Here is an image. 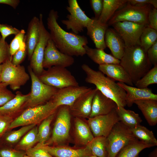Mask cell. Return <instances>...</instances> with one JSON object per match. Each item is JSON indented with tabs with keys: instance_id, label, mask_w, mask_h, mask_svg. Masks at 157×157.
<instances>
[{
	"instance_id": "cell-1",
	"label": "cell",
	"mask_w": 157,
	"mask_h": 157,
	"mask_svg": "<svg viewBox=\"0 0 157 157\" xmlns=\"http://www.w3.org/2000/svg\"><path fill=\"white\" fill-rule=\"evenodd\" d=\"M58 17L57 11H50L47 24L50 38L62 53L72 56H83L86 54L85 47L88 43L87 38L65 31L58 22Z\"/></svg>"
},
{
	"instance_id": "cell-2",
	"label": "cell",
	"mask_w": 157,
	"mask_h": 157,
	"mask_svg": "<svg viewBox=\"0 0 157 157\" xmlns=\"http://www.w3.org/2000/svg\"><path fill=\"white\" fill-rule=\"evenodd\" d=\"M81 67L86 74V82L94 85L97 90L114 101L117 107H124L126 106V93L115 81L106 76L101 71L94 70L86 64H83Z\"/></svg>"
},
{
	"instance_id": "cell-3",
	"label": "cell",
	"mask_w": 157,
	"mask_h": 157,
	"mask_svg": "<svg viewBox=\"0 0 157 157\" xmlns=\"http://www.w3.org/2000/svg\"><path fill=\"white\" fill-rule=\"evenodd\" d=\"M120 65L129 76L133 84L142 77L152 65L148 58L147 52L140 45L125 47L120 60Z\"/></svg>"
},
{
	"instance_id": "cell-4",
	"label": "cell",
	"mask_w": 157,
	"mask_h": 157,
	"mask_svg": "<svg viewBox=\"0 0 157 157\" xmlns=\"http://www.w3.org/2000/svg\"><path fill=\"white\" fill-rule=\"evenodd\" d=\"M58 108L51 99L44 104L27 108L12 121L7 130L21 126L36 125L56 111Z\"/></svg>"
},
{
	"instance_id": "cell-5",
	"label": "cell",
	"mask_w": 157,
	"mask_h": 157,
	"mask_svg": "<svg viewBox=\"0 0 157 157\" xmlns=\"http://www.w3.org/2000/svg\"><path fill=\"white\" fill-rule=\"evenodd\" d=\"M138 140L130 129L119 121L106 137L107 157H115L125 146Z\"/></svg>"
},
{
	"instance_id": "cell-6",
	"label": "cell",
	"mask_w": 157,
	"mask_h": 157,
	"mask_svg": "<svg viewBox=\"0 0 157 157\" xmlns=\"http://www.w3.org/2000/svg\"><path fill=\"white\" fill-rule=\"evenodd\" d=\"M51 138L44 144L54 146L63 145L69 139L71 126V114L69 107H59Z\"/></svg>"
},
{
	"instance_id": "cell-7",
	"label": "cell",
	"mask_w": 157,
	"mask_h": 157,
	"mask_svg": "<svg viewBox=\"0 0 157 157\" xmlns=\"http://www.w3.org/2000/svg\"><path fill=\"white\" fill-rule=\"evenodd\" d=\"M28 70L31 80V90L25 107L27 108L44 104L50 100L58 89L41 81L30 66Z\"/></svg>"
},
{
	"instance_id": "cell-8",
	"label": "cell",
	"mask_w": 157,
	"mask_h": 157,
	"mask_svg": "<svg viewBox=\"0 0 157 157\" xmlns=\"http://www.w3.org/2000/svg\"><path fill=\"white\" fill-rule=\"evenodd\" d=\"M152 8L150 5L138 6L131 5L128 2L117 10L107 23L108 26L114 23L128 21L148 25V16Z\"/></svg>"
},
{
	"instance_id": "cell-9",
	"label": "cell",
	"mask_w": 157,
	"mask_h": 157,
	"mask_svg": "<svg viewBox=\"0 0 157 157\" xmlns=\"http://www.w3.org/2000/svg\"><path fill=\"white\" fill-rule=\"evenodd\" d=\"M42 82L58 89L70 86H78L79 83L66 68L53 66L44 70L38 76Z\"/></svg>"
},
{
	"instance_id": "cell-10",
	"label": "cell",
	"mask_w": 157,
	"mask_h": 157,
	"mask_svg": "<svg viewBox=\"0 0 157 157\" xmlns=\"http://www.w3.org/2000/svg\"><path fill=\"white\" fill-rule=\"evenodd\" d=\"M1 64L0 82L7 84L13 90L20 89L30 78L24 66L15 65L11 60H7Z\"/></svg>"
},
{
	"instance_id": "cell-11",
	"label": "cell",
	"mask_w": 157,
	"mask_h": 157,
	"mask_svg": "<svg viewBox=\"0 0 157 157\" xmlns=\"http://www.w3.org/2000/svg\"><path fill=\"white\" fill-rule=\"evenodd\" d=\"M68 3L66 8L69 14L67 16V19L61 22L67 29H71L74 33L78 34L86 28L91 18L85 13L76 0H69Z\"/></svg>"
},
{
	"instance_id": "cell-12",
	"label": "cell",
	"mask_w": 157,
	"mask_h": 157,
	"mask_svg": "<svg viewBox=\"0 0 157 157\" xmlns=\"http://www.w3.org/2000/svg\"><path fill=\"white\" fill-rule=\"evenodd\" d=\"M112 26L123 40L125 47L140 45V36L144 29L148 26L128 21L117 22Z\"/></svg>"
},
{
	"instance_id": "cell-13",
	"label": "cell",
	"mask_w": 157,
	"mask_h": 157,
	"mask_svg": "<svg viewBox=\"0 0 157 157\" xmlns=\"http://www.w3.org/2000/svg\"><path fill=\"white\" fill-rule=\"evenodd\" d=\"M43 17L42 14L40 13L39 17L40 23L39 39L30 60L29 65L38 76L44 70L42 65L44 51L47 42L50 38L49 33L45 27Z\"/></svg>"
},
{
	"instance_id": "cell-14",
	"label": "cell",
	"mask_w": 157,
	"mask_h": 157,
	"mask_svg": "<svg viewBox=\"0 0 157 157\" xmlns=\"http://www.w3.org/2000/svg\"><path fill=\"white\" fill-rule=\"evenodd\" d=\"M119 121L115 108L107 114L89 118L87 123L94 137L106 138L115 125Z\"/></svg>"
},
{
	"instance_id": "cell-15",
	"label": "cell",
	"mask_w": 157,
	"mask_h": 157,
	"mask_svg": "<svg viewBox=\"0 0 157 157\" xmlns=\"http://www.w3.org/2000/svg\"><path fill=\"white\" fill-rule=\"evenodd\" d=\"M74 62L72 56L61 52L51 38L49 39L44 51L42 63L44 68L48 69L53 66L66 68L72 65Z\"/></svg>"
},
{
	"instance_id": "cell-16",
	"label": "cell",
	"mask_w": 157,
	"mask_h": 157,
	"mask_svg": "<svg viewBox=\"0 0 157 157\" xmlns=\"http://www.w3.org/2000/svg\"><path fill=\"white\" fill-rule=\"evenodd\" d=\"M92 88L85 86H70L58 89L51 99L58 107L71 106L76 99Z\"/></svg>"
},
{
	"instance_id": "cell-17",
	"label": "cell",
	"mask_w": 157,
	"mask_h": 157,
	"mask_svg": "<svg viewBox=\"0 0 157 157\" xmlns=\"http://www.w3.org/2000/svg\"><path fill=\"white\" fill-rule=\"evenodd\" d=\"M97 90L91 89L83 94L69 107L71 115L81 118H89L91 113L93 97Z\"/></svg>"
},
{
	"instance_id": "cell-18",
	"label": "cell",
	"mask_w": 157,
	"mask_h": 157,
	"mask_svg": "<svg viewBox=\"0 0 157 157\" xmlns=\"http://www.w3.org/2000/svg\"><path fill=\"white\" fill-rule=\"evenodd\" d=\"M38 144L40 147L54 157H83L92 155L86 146L74 148L65 145L51 146L39 143Z\"/></svg>"
},
{
	"instance_id": "cell-19",
	"label": "cell",
	"mask_w": 157,
	"mask_h": 157,
	"mask_svg": "<svg viewBox=\"0 0 157 157\" xmlns=\"http://www.w3.org/2000/svg\"><path fill=\"white\" fill-rule=\"evenodd\" d=\"M126 92V105L131 107L136 100L152 99L157 100V95L153 93L151 89L148 88H139L126 84L123 83H117Z\"/></svg>"
},
{
	"instance_id": "cell-20",
	"label": "cell",
	"mask_w": 157,
	"mask_h": 157,
	"mask_svg": "<svg viewBox=\"0 0 157 157\" xmlns=\"http://www.w3.org/2000/svg\"><path fill=\"white\" fill-rule=\"evenodd\" d=\"M117 106L114 101L105 96L97 89L93 98L89 118L107 114Z\"/></svg>"
},
{
	"instance_id": "cell-21",
	"label": "cell",
	"mask_w": 157,
	"mask_h": 157,
	"mask_svg": "<svg viewBox=\"0 0 157 157\" xmlns=\"http://www.w3.org/2000/svg\"><path fill=\"white\" fill-rule=\"evenodd\" d=\"M91 18L86 28L87 34L93 42L97 49L104 50L106 47L105 35L108 25L101 23L94 17Z\"/></svg>"
},
{
	"instance_id": "cell-22",
	"label": "cell",
	"mask_w": 157,
	"mask_h": 157,
	"mask_svg": "<svg viewBox=\"0 0 157 157\" xmlns=\"http://www.w3.org/2000/svg\"><path fill=\"white\" fill-rule=\"evenodd\" d=\"M105 41L106 47L109 49L112 56L120 60L123 56L125 48L121 37L114 29L108 28L105 34Z\"/></svg>"
},
{
	"instance_id": "cell-23",
	"label": "cell",
	"mask_w": 157,
	"mask_h": 157,
	"mask_svg": "<svg viewBox=\"0 0 157 157\" xmlns=\"http://www.w3.org/2000/svg\"><path fill=\"white\" fill-rule=\"evenodd\" d=\"M99 71L113 80L133 86L129 76L119 64H107L99 65Z\"/></svg>"
},
{
	"instance_id": "cell-24",
	"label": "cell",
	"mask_w": 157,
	"mask_h": 157,
	"mask_svg": "<svg viewBox=\"0 0 157 157\" xmlns=\"http://www.w3.org/2000/svg\"><path fill=\"white\" fill-rule=\"evenodd\" d=\"M40 33L39 18L33 17L28 23L27 33L25 36L28 58L30 60L34 49L38 42Z\"/></svg>"
},
{
	"instance_id": "cell-25",
	"label": "cell",
	"mask_w": 157,
	"mask_h": 157,
	"mask_svg": "<svg viewBox=\"0 0 157 157\" xmlns=\"http://www.w3.org/2000/svg\"><path fill=\"white\" fill-rule=\"evenodd\" d=\"M74 135L76 144L85 146L94 138L89 126L82 118L75 117Z\"/></svg>"
},
{
	"instance_id": "cell-26",
	"label": "cell",
	"mask_w": 157,
	"mask_h": 157,
	"mask_svg": "<svg viewBox=\"0 0 157 157\" xmlns=\"http://www.w3.org/2000/svg\"><path fill=\"white\" fill-rule=\"evenodd\" d=\"M29 95V93L24 94L20 91H17L13 99L0 107V115L12 117L20 112L25 107Z\"/></svg>"
},
{
	"instance_id": "cell-27",
	"label": "cell",
	"mask_w": 157,
	"mask_h": 157,
	"mask_svg": "<svg viewBox=\"0 0 157 157\" xmlns=\"http://www.w3.org/2000/svg\"><path fill=\"white\" fill-rule=\"evenodd\" d=\"M141 110L149 124L154 126L157 123V100L142 99L135 101L134 104Z\"/></svg>"
},
{
	"instance_id": "cell-28",
	"label": "cell",
	"mask_w": 157,
	"mask_h": 157,
	"mask_svg": "<svg viewBox=\"0 0 157 157\" xmlns=\"http://www.w3.org/2000/svg\"><path fill=\"white\" fill-rule=\"evenodd\" d=\"M127 2L128 0H103L102 11L97 20L102 23L107 24L115 13Z\"/></svg>"
},
{
	"instance_id": "cell-29",
	"label": "cell",
	"mask_w": 157,
	"mask_h": 157,
	"mask_svg": "<svg viewBox=\"0 0 157 157\" xmlns=\"http://www.w3.org/2000/svg\"><path fill=\"white\" fill-rule=\"evenodd\" d=\"M86 54L93 61L99 65L107 64H119L120 60L112 55L106 53L104 50L93 49L87 45L85 47Z\"/></svg>"
},
{
	"instance_id": "cell-30",
	"label": "cell",
	"mask_w": 157,
	"mask_h": 157,
	"mask_svg": "<svg viewBox=\"0 0 157 157\" xmlns=\"http://www.w3.org/2000/svg\"><path fill=\"white\" fill-rule=\"evenodd\" d=\"M115 110L120 121L130 129L140 125L142 122L139 114L133 111L126 110L121 106H117Z\"/></svg>"
},
{
	"instance_id": "cell-31",
	"label": "cell",
	"mask_w": 157,
	"mask_h": 157,
	"mask_svg": "<svg viewBox=\"0 0 157 157\" xmlns=\"http://www.w3.org/2000/svg\"><path fill=\"white\" fill-rule=\"evenodd\" d=\"M154 146L152 144L138 140L125 146L115 157H139L140 153L143 150Z\"/></svg>"
},
{
	"instance_id": "cell-32",
	"label": "cell",
	"mask_w": 157,
	"mask_h": 157,
	"mask_svg": "<svg viewBox=\"0 0 157 157\" xmlns=\"http://www.w3.org/2000/svg\"><path fill=\"white\" fill-rule=\"evenodd\" d=\"M85 146L92 155L99 157H107L106 137L102 136L94 137Z\"/></svg>"
},
{
	"instance_id": "cell-33",
	"label": "cell",
	"mask_w": 157,
	"mask_h": 157,
	"mask_svg": "<svg viewBox=\"0 0 157 157\" xmlns=\"http://www.w3.org/2000/svg\"><path fill=\"white\" fill-rule=\"evenodd\" d=\"M134 135L138 140L154 146L157 145V140L153 132L140 124L130 129Z\"/></svg>"
},
{
	"instance_id": "cell-34",
	"label": "cell",
	"mask_w": 157,
	"mask_h": 157,
	"mask_svg": "<svg viewBox=\"0 0 157 157\" xmlns=\"http://www.w3.org/2000/svg\"><path fill=\"white\" fill-rule=\"evenodd\" d=\"M38 142V128L35 126L24 136L15 147L17 150H26Z\"/></svg>"
},
{
	"instance_id": "cell-35",
	"label": "cell",
	"mask_w": 157,
	"mask_h": 157,
	"mask_svg": "<svg viewBox=\"0 0 157 157\" xmlns=\"http://www.w3.org/2000/svg\"><path fill=\"white\" fill-rule=\"evenodd\" d=\"M57 110L45 119L38 128L39 143L44 144L48 140L50 134V124L56 115Z\"/></svg>"
},
{
	"instance_id": "cell-36",
	"label": "cell",
	"mask_w": 157,
	"mask_h": 157,
	"mask_svg": "<svg viewBox=\"0 0 157 157\" xmlns=\"http://www.w3.org/2000/svg\"><path fill=\"white\" fill-rule=\"evenodd\" d=\"M157 41V31L148 26L144 29L140 38V45L146 52Z\"/></svg>"
},
{
	"instance_id": "cell-37",
	"label": "cell",
	"mask_w": 157,
	"mask_h": 157,
	"mask_svg": "<svg viewBox=\"0 0 157 157\" xmlns=\"http://www.w3.org/2000/svg\"><path fill=\"white\" fill-rule=\"evenodd\" d=\"M157 83V65L150 69L135 84L139 88H147L149 85Z\"/></svg>"
},
{
	"instance_id": "cell-38",
	"label": "cell",
	"mask_w": 157,
	"mask_h": 157,
	"mask_svg": "<svg viewBox=\"0 0 157 157\" xmlns=\"http://www.w3.org/2000/svg\"><path fill=\"white\" fill-rule=\"evenodd\" d=\"M36 125L33 124L24 126L18 130L13 131L7 135L6 140L11 144L17 142L26 132L34 127Z\"/></svg>"
},
{
	"instance_id": "cell-39",
	"label": "cell",
	"mask_w": 157,
	"mask_h": 157,
	"mask_svg": "<svg viewBox=\"0 0 157 157\" xmlns=\"http://www.w3.org/2000/svg\"><path fill=\"white\" fill-rule=\"evenodd\" d=\"M25 30L21 29L19 33L15 35L11 41L9 46L10 53L12 58L25 42Z\"/></svg>"
},
{
	"instance_id": "cell-40",
	"label": "cell",
	"mask_w": 157,
	"mask_h": 157,
	"mask_svg": "<svg viewBox=\"0 0 157 157\" xmlns=\"http://www.w3.org/2000/svg\"><path fill=\"white\" fill-rule=\"evenodd\" d=\"M8 85L0 82V107L13 99L15 94L7 88Z\"/></svg>"
},
{
	"instance_id": "cell-41",
	"label": "cell",
	"mask_w": 157,
	"mask_h": 157,
	"mask_svg": "<svg viewBox=\"0 0 157 157\" xmlns=\"http://www.w3.org/2000/svg\"><path fill=\"white\" fill-rule=\"evenodd\" d=\"M26 154L31 157H54L42 148L38 144L25 151Z\"/></svg>"
},
{
	"instance_id": "cell-42",
	"label": "cell",
	"mask_w": 157,
	"mask_h": 157,
	"mask_svg": "<svg viewBox=\"0 0 157 157\" xmlns=\"http://www.w3.org/2000/svg\"><path fill=\"white\" fill-rule=\"evenodd\" d=\"M9 46L6 41L3 40L0 35V64L8 59L12 60Z\"/></svg>"
},
{
	"instance_id": "cell-43",
	"label": "cell",
	"mask_w": 157,
	"mask_h": 157,
	"mask_svg": "<svg viewBox=\"0 0 157 157\" xmlns=\"http://www.w3.org/2000/svg\"><path fill=\"white\" fill-rule=\"evenodd\" d=\"M26 53L25 42L22 44L19 49L13 56L11 62L16 66L20 65L25 57Z\"/></svg>"
},
{
	"instance_id": "cell-44",
	"label": "cell",
	"mask_w": 157,
	"mask_h": 157,
	"mask_svg": "<svg viewBox=\"0 0 157 157\" xmlns=\"http://www.w3.org/2000/svg\"><path fill=\"white\" fill-rule=\"evenodd\" d=\"M20 30L16 28L7 24H1L0 32L2 40L5 41L6 38L12 34L15 35L19 33Z\"/></svg>"
},
{
	"instance_id": "cell-45",
	"label": "cell",
	"mask_w": 157,
	"mask_h": 157,
	"mask_svg": "<svg viewBox=\"0 0 157 157\" xmlns=\"http://www.w3.org/2000/svg\"><path fill=\"white\" fill-rule=\"evenodd\" d=\"M24 151L15 149H3L0 150V157H23Z\"/></svg>"
},
{
	"instance_id": "cell-46",
	"label": "cell",
	"mask_w": 157,
	"mask_h": 157,
	"mask_svg": "<svg viewBox=\"0 0 157 157\" xmlns=\"http://www.w3.org/2000/svg\"><path fill=\"white\" fill-rule=\"evenodd\" d=\"M90 3L95 15L94 18L98 19L101 13L103 5V0H90Z\"/></svg>"
},
{
	"instance_id": "cell-47",
	"label": "cell",
	"mask_w": 157,
	"mask_h": 157,
	"mask_svg": "<svg viewBox=\"0 0 157 157\" xmlns=\"http://www.w3.org/2000/svg\"><path fill=\"white\" fill-rule=\"evenodd\" d=\"M147 53L151 64L154 66L157 65V41L149 49Z\"/></svg>"
},
{
	"instance_id": "cell-48",
	"label": "cell",
	"mask_w": 157,
	"mask_h": 157,
	"mask_svg": "<svg viewBox=\"0 0 157 157\" xmlns=\"http://www.w3.org/2000/svg\"><path fill=\"white\" fill-rule=\"evenodd\" d=\"M148 25L149 27L157 31V10L152 8L148 16Z\"/></svg>"
},
{
	"instance_id": "cell-49",
	"label": "cell",
	"mask_w": 157,
	"mask_h": 157,
	"mask_svg": "<svg viewBox=\"0 0 157 157\" xmlns=\"http://www.w3.org/2000/svg\"><path fill=\"white\" fill-rule=\"evenodd\" d=\"M13 120L12 117L0 115V137L8 130Z\"/></svg>"
},
{
	"instance_id": "cell-50",
	"label": "cell",
	"mask_w": 157,
	"mask_h": 157,
	"mask_svg": "<svg viewBox=\"0 0 157 157\" xmlns=\"http://www.w3.org/2000/svg\"><path fill=\"white\" fill-rule=\"evenodd\" d=\"M128 2L131 5L138 6L151 5L154 8H157V0H128Z\"/></svg>"
},
{
	"instance_id": "cell-51",
	"label": "cell",
	"mask_w": 157,
	"mask_h": 157,
	"mask_svg": "<svg viewBox=\"0 0 157 157\" xmlns=\"http://www.w3.org/2000/svg\"><path fill=\"white\" fill-rule=\"evenodd\" d=\"M19 0H0V4L8 5L15 9L20 3Z\"/></svg>"
},
{
	"instance_id": "cell-52",
	"label": "cell",
	"mask_w": 157,
	"mask_h": 157,
	"mask_svg": "<svg viewBox=\"0 0 157 157\" xmlns=\"http://www.w3.org/2000/svg\"><path fill=\"white\" fill-rule=\"evenodd\" d=\"M148 157H157V148H155L149 153Z\"/></svg>"
},
{
	"instance_id": "cell-53",
	"label": "cell",
	"mask_w": 157,
	"mask_h": 157,
	"mask_svg": "<svg viewBox=\"0 0 157 157\" xmlns=\"http://www.w3.org/2000/svg\"><path fill=\"white\" fill-rule=\"evenodd\" d=\"M83 157H99L97 156L93 155H87L86 156H84Z\"/></svg>"
},
{
	"instance_id": "cell-54",
	"label": "cell",
	"mask_w": 157,
	"mask_h": 157,
	"mask_svg": "<svg viewBox=\"0 0 157 157\" xmlns=\"http://www.w3.org/2000/svg\"><path fill=\"white\" fill-rule=\"evenodd\" d=\"M2 64H0V78L1 75V73L2 71Z\"/></svg>"
},
{
	"instance_id": "cell-55",
	"label": "cell",
	"mask_w": 157,
	"mask_h": 157,
	"mask_svg": "<svg viewBox=\"0 0 157 157\" xmlns=\"http://www.w3.org/2000/svg\"><path fill=\"white\" fill-rule=\"evenodd\" d=\"M31 157L29 156H28L27 155H26V154L25 155L24 157Z\"/></svg>"
},
{
	"instance_id": "cell-56",
	"label": "cell",
	"mask_w": 157,
	"mask_h": 157,
	"mask_svg": "<svg viewBox=\"0 0 157 157\" xmlns=\"http://www.w3.org/2000/svg\"><path fill=\"white\" fill-rule=\"evenodd\" d=\"M1 24H0V25Z\"/></svg>"
}]
</instances>
